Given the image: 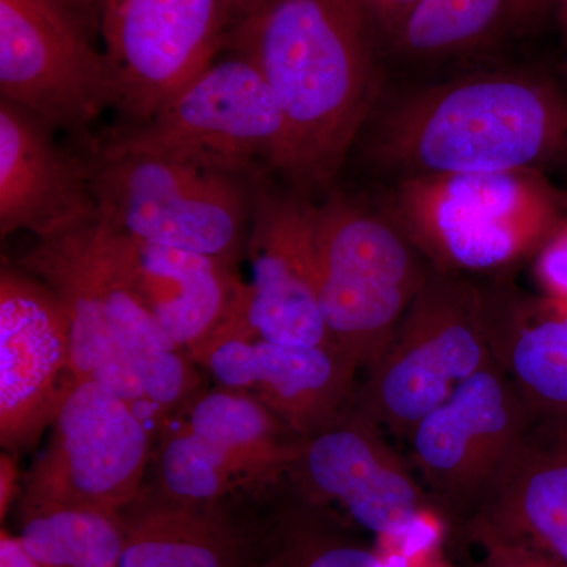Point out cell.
Returning a JSON list of instances; mask_svg holds the SVG:
<instances>
[{
    "mask_svg": "<svg viewBox=\"0 0 567 567\" xmlns=\"http://www.w3.org/2000/svg\"><path fill=\"white\" fill-rule=\"evenodd\" d=\"M468 547H476L480 557L475 561L466 563L464 567H563L517 544L481 540L470 544Z\"/></svg>",
    "mask_w": 567,
    "mask_h": 567,
    "instance_id": "83f0119b",
    "label": "cell"
},
{
    "mask_svg": "<svg viewBox=\"0 0 567 567\" xmlns=\"http://www.w3.org/2000/svg\"><path fill=\"white\" fill-rule=\"evenodd\" d=\"M368 153L406 177L537 171L567 153V95L518 71L442 82L383 111Z\"/></svg>",
    "mask_w": 567,
    "mask_h": 567,
    "instance_id": "7a4b0ae2",
    "label": "cell"
},
{
    "mask_svg": "<svg viewBox=\"0 0 567 567\" xmlns=\"http://www.w3.org/2000/svg\"><path fill=\"white\" fill-rule=\"evenodd\" d=\"M554 9L558 11L559 20L567 29V0H555Z\"/></svg>",
    "mask_w": 567,
    "mask_h": 567,
    "instance_id": "836d02e7",
    "label": "cell"
},
{
    "mask_svg": "<svg viewBox=\"0 0 567 567\" xmlns=\"http://www.w3.org/2000/svg\"><path fill=\"white\" fill-rule=\"evenodd\" d=\"M492 349L535 420L567 423V309L488 287Z\"/></svg>",
    "mask_w": 567,
    "mask_h": 567,
    "instance_id": "44dd1931",
    "label": "cell"
},
{
    "mask_svg": "<svg viewBox=\"0 0 567 567\" xmlns=\"http://www.w3.org/2000/svg\"><path fill=\"white\" fill-rule=\"evenodd\" d=\"M555 0H507L505 21L527 25L554 9Z\"/></svg>",
    "mask_w": 567,
    "mask_h": 567,
    "instance_id": "4dcf8cb0",
    "label": "cell"
},
{
    "mask_svg": "<svg viewBox=\"0 0 567 567\" xmlns=\"http://www.w3.org/2000/svg\"><path fill=\"white\" fill-rule=\"evenodd\" d=\"M52 128L0 100V234L52 237L99 216L91 159L62 151Z\"/></svg>",
    "mask_w": 567,
    "mask_h": 567,
    "instance_id": "2e32d148",
    "label": "cell"
},
{
    "mask_svg": "<svg viewBox=\"0 0 567 567\" xmlns=\"http://www.w3.org/2000/svg\"><path fill=\"white\" fill-rule=\"evenodd\" d=\"M259 567H390L328 507L293 495L265 535Z\"/></svg>",
    "mask_w": 567,
    "mask_h": 567,
    "instance_id": "cb8c5ba5",
    "label": "cell"
},
{
    "mask_svg": "<svg viewBox=\"0 0 567 567\" xmlns=\"http://www.w3.org/2000/svg\"><path fill=\"white\" fill-rule=\"evenodd\" d=\"M287 483L298 498L334 505L358 528L404 546L424 517H436L420 480L386 442L385 429L353 399L333 423L303 439Z\"/></svg>",
    "mask_w": 567,
    "mask_h": 567,
    "instance_id": "30bf717a",
    "label": "cell"
},
{
    "mask_svg": "<svg viewBox=\"0 0 567 567\" xmlns=\"http://www.w3.org/2000/svg\"><path fill=\"white\" fill-rule=\"evenodd\" d=\"M188 357L219 385L259 399L301 439L344 412L360 371L336 346L276 344L252 338L240 308Z\"/></svg>",
    "mask_w": 567,
    "mask_h": 567,
    "instance_id": "5bb4252c",
    "label": "cell"
},
{
    "mask_svg": "<svg viewBox=\"0 0 567 567\" xmlns=\"http://www.w3.org/2000/svg\"><path fill=\"white\" fill-rule=\"evenodd\" d=\"M316 216L317 205L308 197L254 186L248 233L252 278L244 300L252 338L336 346L319 305Z\"/></svg>",
    "mask_w": 567,
    "mask_h": 567,
    "instance_id": "9a60e30c",
    "label": "cell"
},
{
    "mask_svg": "<svg viewBox=\"0 0 567 567\" xmlns=\"http://www.w3.org/2000/svg\"><path fill=\"white\" fill-rule=\"evenodd\" d=\"M99 234L112 265L185 353L203 344L244 297L245 284L227 260L137 240L100 219Z\"/></svg>",
    "mask_w": 567,
    "mask_h": 567,
    "instance_id": "ac0fdd59",
    "label": "cell"
},
{
    "mask_svg": "<svg viewBox=\"0 0 567 567\" xmlns=\"http://www.w3.org/2000/svg\"><path fill=\"white\" fill-rule=\"evenodd\" d=\"M2 516H6V507H9L11 496L14 494V483H17V468H14L13 461L10 456H2Z\"/></svg>",
    "mask_w": 567,
    "mask_h": 567,
    "instance_id": "d6a6232c",
    "label": "cell"
},
{
    "mask_svg": "<svg viewBox=\"0 0 567 567\" xmlns=\"http://www.w3.org/2000/svg\"><path fill=\"white\" fill-rule=\"evenodd\" d=\"M507 0H420L393 39L416 58H436L475 47L505 21Z\"/></svg>",
    "mask_w": 567,
    "mask_h": 567,
    "instance_id": "484cf974",
    "label": "cell"
},
{
    "mask_svg": "<svg viewBox=\"0 0 567 567\" xmlns=\"http://www.w3.org/2000/svg\"><path fill=\"white\" fill-rule=\"evenodd\" d=\"M118 567H259L265 536L246 529L223 503L189 505L142 492L122 513Z\"/></svg>",
    "mask_w": 567,
    "mask_h": 567,
    "instance_id": "ffe728a7",
    "label": "cell"
},
{
    "mask_svg": "<svg viewBox=\"0 0 567 567\" xmlns=\"http://www.w3.org/2000/svg\"><path fill=\"white\" fill-rule=\"evenodd\" d=\"M0 567H40V565L22 544L20 536H11L2 532V537H0Z\"/></svg>",
    "mask_w": 567,
    "mask_h": 567,
    "instance_id": "1f68e13d",
    "label": "cell"
},
{
    "mask_svg": "<svg viewBox=\"0 0 567 567\" xmlns=\"http://www.w3.org/2000/svg\"><path fill=\"white\" fill-rule=\"evenodd\" d=\"M24 476L21 511L78 507L122 514L144 492L152 456L144 417L93 380L78 383Z\"/></svg>",
    "mask_w": 567,
    "mask_h": 567,
    "instance_id": "9c48e42d",
    "label": "cell"
},
{
    "mask_svg": "<svg viewBox=\"0 0 567 567\" xmlns=\"http://www.w3.org/2000/svg\"><path fill=\"white\" fill-rule=\"evenodd\" d=\"M453 537L458 546L517 544L567 567V423L533 421L483 505Z\"/></svg>",
    "mask_w": 567,
    "mask_h": 567,
    "instance_id": "e0dca14e",
    "label": "cell"
},
{
    "mask_svg": "<svg viewBox=\"0 0 567 567\" xmlns=\"http://www.w3.org/2000/svg\"><path fill=\"white\" fill-rule=\"evenodd\" d=\"M316 245L324 323L334 344L368 372L432 267L388 216L336 192L317 205Z\"/></svg>",
    "mask_w": 567,
    "mask_h": 567,
    "instance_id": "5b68a950",
    "label": "cell"
},
{
    "mask_svg": "<svg viewBox=\"0 0 567 567\" xmlns=\"http://www.w3.org/2000/svg\"><path fill=\"white\" fill-rule=\"evenodd\" d=\"M270 488L248 465L197 435L185 423L163 429L155 454L152 495L189 505H212L237 494Z\"/></svg>",
    "mask_w": 567,
    "mask_h": 567,
    "instance_id": "603a6c76",
    "label": "cell"
},
{
    "mask_svg": "<svg viewBox=\"0 0 567 567\" xmlns=\"http://www.w3.org/2000/svg\"><path fill=\"white\" fill-rule=\"evenodd\" d=\"M117 110L134 125L213 63L237 13L235 0H100Z\"/></svg>",
    "mask_w": 567,
    "mask_h": 567,
    "instance_id": "7c38bea8",
    "label": "cell"
},
{
    "mask_svg": "<svg viewBox=\"0 0 567 567\" xmlns=\"http://www.w3.org/2000/svg\"><path fill=\"white\" fill-rule=\"evenodd\" d=\"M417 2L420 0H364L371 17L375 18L383 29L391 33V37L398 32Z\"/></svg>",
    "mask_w": 567,
    "mask_h": 567,
    "instance_id": "f546056e",
    "label": "cell"
},
{
    "mask_svg": "<svg viewBox=\"0 0 567 567\" xmlns=\"http://www.w3.org/2000/svg\"><path fill=\"white\" fill-rule=\"evenodd\" d=\"M364 0H259L237 7L226 43L274 89L289 145L281 174L300 196L333 185L379 91Z\"/></svg>",
    "mask_w": 567,
    "mask_h": 567,
    "instance_id": "6da1fadb",
    "label": "cell"
},
{
    "mask_svg": "<svg viewBox=\"0 0 567 567\" xmlns=\"http://www.w3.org/2000/svg\"><path fill=\"white\" fill-rule=\"evenodd\" d=\"M289 132L260 70L235 55L212 63L148 121L112 136L100 151L148 153L230 175L256 163L281 173Z\"/></svg>",
    "mask_w": 567,
    "mask_h": 567,
    "instance_id": "52a82bcc",
    "label": "cell"
},
{
    "mask_svg": "<svg viewBox=\"0 0 567 567\" xmlns=\"http://www.w3.org/2000/svg\"><path fill=\"white\" fill-rule=\"evenodd\" d=\"M235 2H237V7H238V6H245V3L259 2V0H235Z\"/></svg>",
    "mask_w": 567,
    "mask_h": 567,
    "instance_id": "e575fe53",
    "label": "cell"
},
{
    "mask_svg": "<svg viewBox=\"0 0 567 567\" xmlns=\"http://www.w3.org/2000/svg\"><path fill=\"white\" fill-rule=\"evenodd\" d=\"M536 276L546 298L567 309V223L559 224L546 244L540 246Z\"/></svg>",
    "mask_w": 567,
    "mask_h": 567,
    "instance_id": "4316f807",
    "label": "cell"
},
{
    "mask_svg": "<svg viewBox=\"0 0 567 567\" xmlns=\"http://www.w3.org/2000/svg\"><path fill=\"white\" fill-rule=\"evenodd\" d=\"M96 218L66 233L41 238L18 265L47 284L65 306L78 383L93 380L121 395L141 416L145 412L163 425L112 331L96 278Z\"/></svg>",
    "mask_w": 567,
    "mask_h": 567,
    "instance_id": "d6986e66",
    "label": "cell"
},
{
    "mask_svg": "<svg viewBox=\"0 0 567 567\" xmlns=\"http://www.w3.org/2000/svg\"><path fill=\"white\" fill-rule=\"evenodd\" d=\"M533 421L494 360L406 435L410 464L447 536L475 516Z\"/></svg>",
    "mask_w": 567,
    "mask_h": 567,
    "instance_id": "ba28073f",
    "label": "cell"
},
{
    "mask_svg": "<svg viewBox=\"0 0 567 567\" xmlns=\"http://www.w3.org/2000/svg\"><path fill=\"white\" fill-rule=\"evenodd\" d=\"M78 385L61 298L20 265L0 271V442L28 450Z\"/></svg>",
    "mask_w": 567,
    "mask_h": 567,
    "instance_id": "4fadbf2b",
    "label": "cell"
},
{
    "mask_svg": "<svg viewBox=\"0 0 567 567\" xmlns=\"http://www.w3.org/2000/svg\"><path fill=\"white\" fill-rule=\"evenodd\" d=\"M181 413L197 435L244 462L270 488L286 483L303 443L281 417L245 391L221 386L197 393Z\"/></svg>",
    "mask_w": 567,
    "mask_h": 567,
    "instance_id": "7402d4cb",
    "label": "cell"
},
{
    "mask_svg": "<svg viewBox=\"0 0 567 567\" xmlns=\"http://www.w3.org/2000/svg\"><path fill=\"white\" fill-rule=\"evenodd\" d=\"M0 92L54 128L82 132L118 92L106 52L40 0H0Z\"/></svg>",
    "mask_w": 567,
    "mask_h": 567,
    "instance_id": "8fae6325",
    "label": "cell"
},
{
    "mask_svg": "<svg viewBox=\"0 0 567 567\" xmlns=\"http://www.w3.org/2000/svg\"><path fill=\"white\" fill-rule=\"evenodd\" d=\"M91 175L99 219L115 233L230 264L248 238L252 189L237 175L100 148Z\"/></svg>",
    "mask_w": 567,
    "mask_h": 567,
    "instance_id": "8992f818",
    "label": "cell"
},
{
    "mask_svg": "<svg viewBox=\"0 0 567 567\" xmlns=\"http://www.w3.org/2000/svg\"><path fill=\"white\" fill-rule=\"evenodd\" d=\"M18 536L40 567H118L125 522L104 511L35 507L21 511Z\"/></svg>",
    "mask_w": 567,
    "mask_h": 567,
    "instance_id": "d4e9b609",
    "label": "cell"
},
{
    "mask_svg": "<svg viewBox=\"0 0 567 567\" xmlns=\"http://www.w3.org/2000/svg\"><path fill=\"white\" fill-rule=\"evenodd\" d=\"M391 219L434 270H499L557 230L558 200L537 171L405 177Z\"/></svg>",
    "mask_w": 567,
    "mask_h": 567,
    "instance_id": "3957f363",
    "label": "cell"
},
{
    "mask_svg": "<svg viewBox=\"0 0 567 567\" xmlns=\"http://www.w3.org/2000/svg\"><path fill=\"white\" fill-rule=\"evenodd\" d=\"M494 360L488 287L432 268L353 402L404 442L423 417Z\"/></svg>",
    "mask_w": 567,
    "mask_h": 567,
    "instance_id": "277c9868",
    "label": "cell"
},
{
    "mask_svg": "<svg viewBox=\"0 0 567 567\" xmlns=\"http://www.w3.org/2000/svg\"><path fill=\"white\" fill-rule=\"evenodd\" d=\"M52 9L61 11L71 21L76 22L89 35L102 29L100 0H40Z\"/></svg>",
    "mask_w": 567,
    "mask_h": 567,
    "instance_id": "f1b7e54d",
    "label": "cell"
}]
</instances>
